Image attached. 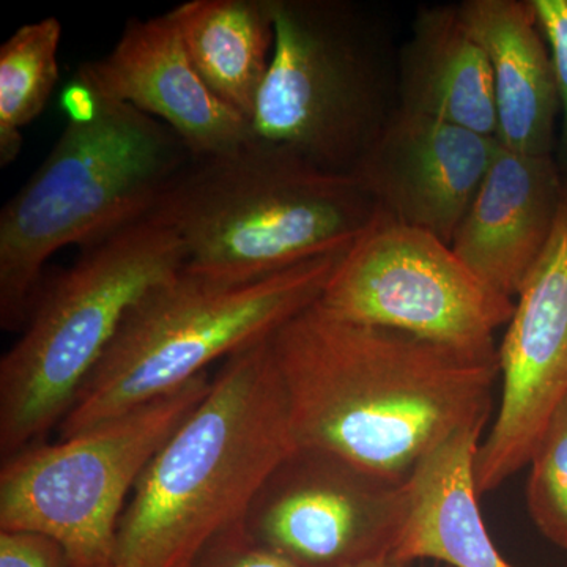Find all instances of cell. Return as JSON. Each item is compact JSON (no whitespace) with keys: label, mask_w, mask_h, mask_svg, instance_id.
Here are the masks:
<instances>
[{"label":"cell","mask_w":567,"mask_h":567,"mask_svg":"<svg viewBox=\"0 0 567 567\" xmlns=\"http://www.w3.org/2000/svg\"><path fill=\"white\" fill-rule=\"evenodd\" d=\"M297 447L405 483L436 447L486 429L498 357L308 306L268 336Z\"/></svg>","instance_id":"6da1fadb"},{"label":"cell","mask_w":567,"mask_h":567,"mask_svg":"<svg viewBox=\"0 0 567 567\" xmlns=\"http://www.w3.org/2000/svg\"><path fill=\"white\" fill-rule=\"evenodd\" d=\"M65 128L0 213V324L24 327L44 265L152 215L194 156L164 123L103 95L78 71Z\"/></svg>","instance_id":"7a4b0ae2"},{"label":"cell","mask_w":567,"mask_h":567,"mask_svg":"<svg viewBox=\"0 0 567 567\" xmlns=\"http://www.w3.org/2000/svg\"><path fill=\"white\" fill-rule=\"evenodd\" d=\"M297 450L268 338L224 360L210 390L142 473L118 524L114 567H189L241 524Z\"/></svg>","instance_id":"3957f363"},{"label":"cell","mask_w":567,"mask_h":567,"mask_svg":"<svg viewBox=\"0 0 567 567\" xmlns=\"http://www.w3.org/2000/svg\"><path fill=\"white\" fill-rule=\"evenodd\" d=\"M377 212L353 175L249 140L193 158L153 213L181 238L186 271L237 284L347 251Z\"/></svg>","instance_id":"277c9868"},{"label":"cell","mask_w":567,"mask_h":567,"mask_svg":"<svg viewBox=\"0 0 567 567\" xmlns=\"http://www.w3.org/2000/svg\"><path fill=\"white\" fill-rule=\"evenodd\" d=\"M185 265L181 238L152 213L84 246L66 270L41 282L0 363L2 461L61 425L128 312Z\"/></svg>","instance_id":"5b68a950"},{"label":"cell","mask_w":567,"mask_h":567,"mask_svg":"<svg viewBox=\"0 0 567 567\" xmlns=\"http://www.w3.org/2000/svg\"><path fill=\"white\" fill-rule=\"evenodd\" d=\"M344 252L251 282L213 281L183 268L125 317L59 425V439L82 434L173 393L207 374L215 361L264 341L319 301Z\"/></svg>","instance_id":"8992f818"},{"label":"cell","mask_w":567,"mask_h":567,"mask_svg":"<svg viewBox=\"0 0 567 567\" xmlns=\"http://www.w3.org/2000/svg\"><path fill=\"white\" fill-rule=\"evenodd\" d=\"M398 110L385 33L344 0H275V43L251 140L352 174Z\"/></svg>","instance_id":"52a82bcc"},{"label":"cell","mask_w":567,"mask_h":567,"mask_svg":"<svg viewBox=\"0 0 567 567\" xmlns=\"http://www.w3.org/2000/svg\"><path fill=\"white\" fill-rule=\"evenodd\" d=\"M210 385L207 372L82 434L2 461L0 532L51 537L74 567H114L133 488Z\"/></svg>","instance_id":"ba28073f"},{"label":"cell","mask_w":567,"mask_h":567,"mask_svg":"<svg viewBox=\"0 0 567 567\" xmlns=\"http://www.w3.org/2000/svg\"><path fill=\"white\" fill-rule=\"evenodd\" d=\"M339 319L390 328L473 357H498L514 300L481 281L451 245L377 212L339 259L319 301Z\"/></svg>","instance_id":"9c48e42d"},{"label":"cell","mask_w":567,"mask_h":567,"mask_svg":"<svg viewBox=\"0 0 567 567\" xmlns=\"http://www.w3.org/2000/svg\"><path fill=\"white\" fill-rule=\"evenodd\" d=\"M406 513V481L297 447L265 481L244 527L254 540L298 566L360 567L391 557Z\"/></svg>","instance_id":"30bf717a"},{"label":"cell","mask_w":567,"mask_h":567,"mask_svg":"<svg viewBox=\"0 0 567 567\" xmlns=\"http://www.w3.org/2000/svg\"><path fill=\"white\" fill-rule=\"evenodd\" d=\"M516 298L498 347L502 401L473 464L480 496L529 464L567 395V175L554 233Z\"/></svg>","instance_id":"8fae6325"},{"label":"cell","mask_w":567,"mask_h":567,"mask_svg":"<svg viewBox=\"0 0 567 567\" xmlns=\"http://www.w3.org/2000/svg\"><path fill=\"white\" fill-rule=\"evenodd\" d=\"M499 144L395 110L352 171L377 207L451 245Z\"/></svg>","instance_id":"7c38bea8"},{"label":"cell","mask_w":567,"mask_h":567,"mask_svg":"<svg viewBox=\"0 0 567 567\" xmlns=\"http://www.w3.org/2000/svg\"><path fill=\"white\" fill-rule=\"evenodd\" d=\"M96 91L169 126L194 158L234 151L251 126L210 91L169 14L126 22L115 47L78 70Z\"/></svg>","instance_id":"4fadbf2b"},{"label":"cell","mask_w":567,"mask_h":567,"mask_svg":"<svg viewBox=\"0 0 567 567\" xmlns=\"http://www.w3.org/2000/svg\"><path fill=\"white\" fill-rule=\"evenodd\" d=\"M565 193L555 155L499 145L451 248L495 292L516 298L550 240Z\"/></svg>","instance_id":"5bb4252c"},{"label":"cell","mask_w":567,"mask_h":567,"mask_svg":"<svg viewBox=\"0 0 567 567\" xmlns=\"http://www.w3.org/2000/svg\"><path fill=\"white\" fill-rule=\"evenodd\" d=\"M457 9L491 62L496 141L506 151L554 155L557 81L532 0H466Z\"/></svg>","instance_id":"9a60e30c"},{"label":"cell","mask_w":567,"mask_h":567,"mask_svg":"<svg viewBox=\"0 0 567 567\" xmlns=\"http://www.w3.org/2000/svg\"><path fill=\"white\" fill-rule=\"evenodd\" d=\"M395 71L398 110L496 140L491 62L457 6L417 11Z\"/></svg>","instance_id":"2e32d148"},{"label":"cell","mask_w":567,"mask_h":567,"mask_svg":"<svg viewBox=\"0 0 567 567\" xmlns=\"http://www.w3.org/2000/svg\"><path fill=\"white\" fill-rule=\"evenodd\" d=\"M483 432L447 440L406 480L409 513L391 559L401 566L436 559L453 567H514L488 535L475 484L476 451Z\"/></svg>","instance_id":"e0dca14e"},{"label":"cell","mask_w":567,"mask_h":567,"mask_svg":"<svg viewBox=\"0 0 567 567\" xmlns=\"http://www.w3.org/2000/svg\"><path fill=\"white\" fill-rule=\"evenodd\" d=\"M167 14L205 84L251 123L274 51L275 0H189Z\"/></svg>","instance_id":"ac0fdd59"},{"label":"cell","mask_w":567,"mask_h":567,"mask_svg":"<svg viewBox=\"0 0 567 567\" xmlns=\"http://www.w3.org/2000/svg\"><path fill=\"white\" fill-rule=\"evenodd\" d=\"M62 24L58 18L28 22L0 48V166L20 156L22 130L50 102L59 81Z\"/></svg>","instance_id":"d6986e66"},{"label":"cell","mask_w":567,"mask_h":567,"mask_svg":"<svg viewBox=\"0 0 567 567\" xmlns=\"http://www.w3.org/2000/svg\"><path fill=\"white\" fill-rule=\"evenodd\" d=\"M527 506L537 529L567 550V395L529 458Z\"/></svg>","instance_id":"ffe728a7"},{"label":"cell","mask_w":567,"mask_h":567,"mask_svg":"<svg viewBox=\"0 0 567 567\" xmlns=\"http://www.w3.org/2000/svg\"><path fill=\"white\" fill-rule=\"evenodd\" d=\"M540 31L548 44L561 112V133L557 144V163L567 175V0H532Z\"/></svg>","instance_id":"44dd1931"},{"label":"cell","mask_w":567,"mask_h":567,"mask_svg":"<svg viewBox=\"0 0 567 567\" xmlns=\"http://www.w3.org/2000/svg\"><path fill=\"white\" fill-rule=\"evenodd\" d=\"M189 567H301L254 540L241 524L213 537Z\"/></svg>","instance_id":"7402d4cb"},{"label":"cell","mask_w":567,"mask_h":567,"mask_svg":"<svg viewBox=\"0 0 567 567\" xmlns=\"http://www.w3.org/2000/svg\"><path fill=\"white\" fill-rule=\"evenodd\" d=\"M0 567H74L61 544L31 532H0Z\"/></svg>","instance_id":"603a6c76"},{"label":"cell","mask_w":567,"mask_h":567,"mask_svg":"<svg viewBox=\"0 0 567 567\" xmlns=\"http://www.w3.org/2000/svg\"><path fill=\"white\" fill-rule=\"evenodd\" d=\"M360 567H404L399 565V563L393 561L391 558H380L375 559V561L365 563V565Z\"/></svg>","instance_id":"cb8c5ba5"}]
</instances>
